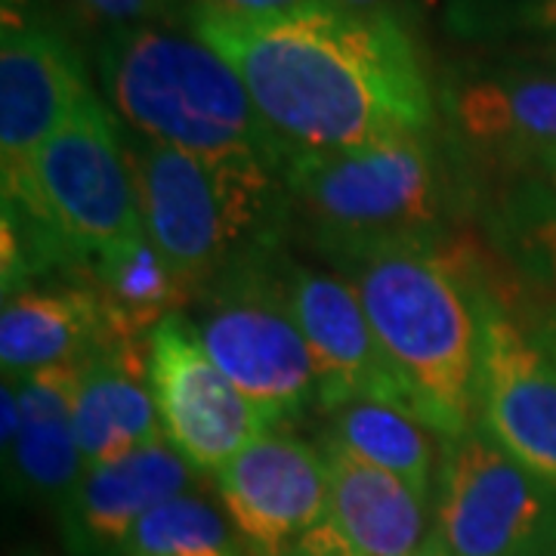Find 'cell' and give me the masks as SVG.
I'll return each instance as SVG.
<instances>
[{"label":"cell","mask_w":556,"mask_h":556,"mask_svg":"<svg viewBox=\"0 0 556 556\" xmlns=\"http://www.w3.org/2000/svg\"><path fill=\"white\" fill-rule=\"evenodd\" d=\"M189 31L236 68L291 152H338L424 137L430 84L390 10L321 3L281 16H229L192 3Z\"/></svg>","instance_id":"6da1fadb"},{"label":"cell","mask_w":556,"mask_h":556,"mask_svg":"<svg viewBox=\"0 0 556 556\" xmlns=\"http://www.w3.org/2000/svg\"><path fill=\"white\" fill-rule=\"evenodd\" d=\"M97 72L124 127L207 161H263L285 174L291 149L260 115L236 68L192 31H105Z\"/></svg>","instance_id":"7a4b0ae2"},{"label":"cell","mask_w":556,"mask_h":556,"mask_svg":"<svg viewBox=\"0 0 556 556\" xmlns=\"http://www.w3.org/2000/svg\"><path fill=\"white\" fill-rule=\"evenodd\" d=\"M424 420L455 439L477 430L485 303L430 248H396L343 266Z\"/></svg>","instance_id":"3957f363"},{"label":"cell","mask_w":556,"mask_h":556,"mask_svg":"<svg viewBox=\"0 0 556 556\" xmlns=\"http://www.w3.org/2000/svg\"><path fill=\"white\" fill-rule=\"evenodd\" d=\"M281 177L316 244L340 266L380 251L437 244L445 199L424 137L291 152Z\"/></svg>","instance_id":"277c9868"},{"label":"cell","mask_w":556,"mask_h":556,"mask_svg":"<svg viewBox=\"0 0 556 556\" xmlns=\"http://www.w3.org/2000/svg\"><path fill=\"white\" fill-rule=\"evenodd\" d=\"M146 236L177 278L201 291L263 244L281 170L263 161H207L124 127Z\"/></svg>","instance_id":"5b68a950"},{"label":"cell","mask_w":556,"mask_h":556,"mask_svg":"<svg viewBox=\"0 0 556 556\" xmlns=\"http://www.w3.org/2000/svg\"><path fill=\"white\" fill-rule=\"evenodd\" d=\"M3 199L50 229L78 266L146 239L124 124L97 93L25 164L3 170Z\"/></svg>","instance_id":"8992f818"},{"label":"cell","mask_w":556,"mask_h":556,"mask_svg":"<svg viewBox=\"0 0 556 556\" xmlns=\"http://www.w3.org/2000/svg\"><path fill=\"white\" fill-rule=\"evenodd\" d=\"M266 257L257 244L232 260L195 300L192 325L219 371L278 427L318 405V371L285 298V263L273 269Z\"/></svg>","instance_id":"52a82bcc"},{"label":"cell","mask_w":556,"mask_h":556,"mask_svg":"<svg viewBox=\"0 0 556 556\" xmlns=\"http://www.w3.org/2000/svg\"><path fill=\"white\" fill-rule=\"evenodd\" d=\"M433 532L452 556H554L556 485L482 427L445 439Z\"/></svg>","instance_id":"ba28073f"},{"label":"cell","mask_w":556,"mask_h":556,"mask_svg":"<svg viewBox=\"0 0 556 556\" xmlns=\"http://www.w3.org/2000/svg\"><path fill=\"white\" fill-rule=\"evenodd\" d=\"M149 383L164 439L199 473H217L273 420L204 353L189 316H170L149 338Z\"/></svg>","instance_id":"9c48e42d"},{"label":"cell","mask_w":556,"mask_h":556,"mask_svg":"<svg viewBox=\"0 0 556 556\" xmlns=\"http://www.w3.org/2000/svg\"><path fill=\"white\" fill-rule=\"evenodd\" d=\"M214 479L226 517L254 556H285L328 514L325 452L281 427L254 439Z\"/></svg>","instance_id":"30bf717a"},{"label":"cell","mask_w":556,"mask_h":556,"mask_svg":"<svg viewBox=\"0 0 556 556\" xmlns=\"http://www.w3.org/2000/svg\"><path fill=\"white\" fill-rule=\"evenodd\" d=\"M285 298L316 362L321 412L340 399L365 396L424 420L350 278L285 263Z\"/></svg>","instance_id":"8fae6325"},{"label":"cell","mask_w":556,"mask_h":556,"mask_svg":"<svg viewBox=\"0 0 556 556\" xmlns=\"http://www.w3.org/2000/svg\"><path fill=\"white\" fill-rule=\"evenodd\" d=\"M93 90L75 43L31 13L3 10L0 170H13L72 118Z\"/></svg>","instance_id":"7c38bea8"},{"label":"cell","mask_w":556,"mask_h":556,"mask_svg":"<svg viewBox=\"0 0 556 556\" xmlns=\"http://www.w3.org/2000/svg\"><path fill=\"white\" fill-rule=\"evenodd\" d=\"M479 424L497 445L556 485V356L485 303Z\"/></svg>","instance_id":"4fadbf2b"},{"label":"cell","mask_w":556,"mask_h":556,"mask_svg":"<svg viewBox=\"0 0 556 556\" xmlns=\"http://www.w3.org/2000/svg\"><path fill=\"white\" fill-rule=\"evenodd\" d=\"M199 479V470L167 439L90 464L62 514L65 532L80 554L121 556L139 519L170 497L195 492Z\"/></svg>","instance_id":"5bb4252c"},{"label":"cell","mask_w":556,"mask_h":556,"mask_svg":"<svg viewBox=\"0 0 556 556\" xmlns=\"http://www.w3.org/2000/svg\"><path fill=\"white\" fill-rule=\"evenodd\" d=\"M75 437L87 467L164 439L149 383V346L112 334L84 362Z\"/></svg>","instance_id":"9a60e30c"},{"label":"cell","mask_w":556,"mask_h":556,"mask_svg":"<svg viewBox=\"0 0 556 556\" xmlns=\"http://www.w3.org/2000/svg\"><path fill=\"white\" fill-rule=\"evenodd\" d=\"M331 477L328 522L353 556H412L433 535L430 497L365 460L321 445Z\"/></svg>","instance_id":"2e32d148"},{"label":"cell","mask_w":556,"mask_h":556,"mask_svg":"<svg viewBox=\"0 0 556 556\" xmlns=\"http://www.w3.org/2000/svg\"><path fill=\"white\" fill-rule=\"evenodd\" d=\"M109 338L112 328L90 285L25 288L3 298V378H25L43 368L87 362Z\"/></svg>","instance_id":"e0dca14e"},{"label":"cell","mask_w":556,"mask_h":556,"mask_svg":"<svg viewBox=\"0 0 556 556\" xmlns=\"http://www.w3.org/2000/svg\"><path fill=\"white\" fill-rule=\"evenodd\" d=\"M80 269L87 273L84 285L100 298L112 334L142 346H149L161 321L186 313L199 300L164 263L149 236L84 260Z\"/></svg>","instance_id":"ac0fdd59"},{"label":"cell","mask_w":556,"mask_h":556,"mask_svg":"<svg viewBox=\"0 0 556 556\" xmlns=\"http://www.w3.org/2000/svg\"><path fill=\"white\" fill-rule=\"evenodd\" d=\"M452 115L464 137L492 149H556V78L477 75L457 84Z\"/></svg>","instance_id":"d6986e66"},{"label":"cell","mask_w":556,"mask_h":556,"mask_svg":"<svg viewBox=\"0 0 556 556\" xmlns=\"http://www.w3.org/2000/svg\"><path fill=\"white\" fill-rule=\"evenodd\" d=\"M325 445L365 460L430 497L439 442L430 424L378 399L350 396L325 408Z\"/></svg>","instance_id":"ffe728a7"},{"label":"cell","mask_w":556,"mask_h":556,"mask_svg":"<svg viewBox=\"0 0 556 556\" xmlns=\"http://www.w3.org/2000/svg\"><path fill=\"white\" fill-rule=\"evenodd\" d=\"M3 464L20 495L60 510L62 517L87 470L75 437V415L22 417V433Z\"/></svg>","instance_id":"44dd1931"},{"label":"cell","mask_w":556,"mask_h":556,"mask_svg":"<svg viewBox=\"0 0 556 556\" xmlns=\"http://www.w3.org/2000/svg\"><path fill=\"white\" fill-rule=\"evenodd\" d=\"M236 535L207 497L189 492L139 519L121 556H244Z\"/></svg>","instance_id":"7402d4cb"},{"label":"cell","mask_w":556,"mask_h":556,"mask_svg":"<svg viewBox=\"0 0 556 556\" xmlns=\"http://www.w3.org/2000/svg\"><path fill=\"white\" fill-rule=\"evenodd\" d=\"M448 22L467 38H492L522 25L556 28V0H448Z\"/></svg>","instance_id":"603a6c76"},{"label":"cell","mask_w":556,"mask_h":556,"mask_svg":"<svg viewBox=\"0 0 556 556\" xmlns=\"http://www.w3.org/2000/svg\"><path fill=\"white\" fill-rule=\"evenodd\" d=\"M80 20L105 31L137 25H170L179 16V0H65Z\"/></svg>","instance_id":"cb8c5ba5"},{"label":"cell","mask_w":556,"mask_h":556,"mask_svg":"<svg viewBox=\"0 0 556 556\" xmlns=\"http://www.w3.org/2000/svg\"><path fill=\"white\" fill-rule=\"evenodd\" d=\"M199 7H211L229 16H281V13H298L321 3H334V0H192Z\"/></svg>","instance_id":"d4e9b609"},{"label":"cell","mask_w":556,"mask_h":556,"mask_svg":"<svg viewBox=\"0 0 556 556\" xmlns=\"http://www.w3.org/2000/svg\"><path fill=\"white\" fill-rule=\"evenodd\" d=\"M0 408H3V427H0V442H3V457L13 452L16 439L22 433V408L20 396L13 390L10 380H3V393H0Z\"/></svg>","instance_id":"484cf974"},{"label":"cell","mask_w":556,"mask_h":556,"mask_svg":"<svg viewBox=\"0 0 556 556\" xmlns=\"http://www.w3.org/2000/svg\"><path fill=\"white\" fill-rule=\"evenodd\" d=\"M538 164H541V174H544V182L554 189L556 195V149H547V152H541V155H535Z\"/></svg>","instance_id":"4316f807"},{"label":"cell","mask_w":556,"mask_h":556,"mask_svg":"<svg viewBox=\"0 0 556 556\" xmlns=\"http://www.w3.org/2000/svg\"><path fill=\"white\" fill-rule=\"evenodd\" d=\"M334 3L346 7V10H356V13H380V10H387L383 0H334Z\"/></svg>","instance_id":"83f0119b"},{"label":"cell","mask_w":556,"mask_h":556,"mask_svg":"<svg viewBox=\"0 0 556 556\" xmlns=\"http://www.w3.org/2000/svg\"><path fill=\"white\" fill-rule=\"evenodd\" d=\"M412 556H452V554L445 551V544H442V541L437 538V532H433V535L427 538V541H424Z\"/></svg>","instance_id":"f1b7e54d"},{"label":"cell","mask_w":556,"mask_h":556,"mask_svg":"<svg viewBox=\"0 0 556 556\" xmlns=\"http://www.w3.org/2000/svg\"><path fill=\"white\" fill-rule=\"evenodd\" d=\"M38 0H3V10H20V13H28V7H35Z\"/></svg>","instance_id":"f546056e"}]
</instances>
